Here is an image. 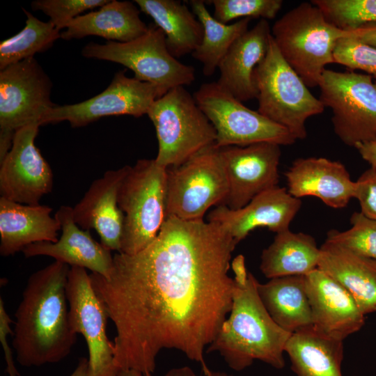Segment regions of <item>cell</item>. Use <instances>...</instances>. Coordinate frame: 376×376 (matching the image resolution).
<instances>
[{
    "instance_id": "7a4b0ae2",
    "label": "cell",
    "mask_w": 376,
    "mask_h": 376,
    "mask_svg": "<svg viewBox=\"0 0 376 376\" xmlns=\"http://www.w3.org/2000/svg\"><path fill=\"white\" fill-rule=\"evenodd\" d=\"M70 266L54 261L29 278L15 311L12 345L22 366L58 363L77 340L69 319L66 286Z\"/></svg>"
},
{
    "instance_id": "8d00e7d4",
    "label": "cell",
    "mask_w": 376,
    "mask_h": 376,
    "mask_svg": "<svg viewBox=\"0 0 376 376\" xmlns=\"http://www.w3.org/2000/svg\"><path fill=\"white\" fill-rule=\"evenodd\" d=\"M354 198L359 203L361 212L376 220V165L370 166L355 181Z\"/></svg>"
},
{
    "instance_id": "8fae6325",
    "label": "cell",
    "mask_w": 376,
    "mask_h": 376,
    "mask_svg": "<svg viewBox=\"0 0 376 376\" xmlns=\"http://www.w3.org/2000/svg\"><path fill=\"white\" fill-rule=\"evenodd\" d=\"M193 96L216 131L218 148L260 142L288 146L297 141L285 128L246 107L217 81L203 84Z\"/></svg>"
},
{
    "instance_id": "277c9868",
    "label": "cell",
    "mask_w": 376,
    "mask_h": 376,
    "mask_svg": "<svg viewBox=\"0 0 376 376\" xmlns=\"http://www.w3.org/2000/svg\"><path fill=\"white\" fill-rule=\"evenodd\" d=\"M280 54L308 87L318 86L326 66L335 63L337 42L348 35L311 1L285 13L271 29Z\"/></svg>"
},
{
    "instance_id": "3957f363",
    "label": "cell",
    "mask_w": 376,
    "mask_h": 376,
    "mask_svg": "<svg viewBox=\"0 0 376 376\" xmlns=\"http://www.w3.org/2000/svg\"><path fill=\"white\" fill-rule=\"evenodd\" d=\"M232 269L235 276L230 315L207 352H219L236 371L249 367L254 360L277 369L284 368V347L292 334L268 313L258 293V281L247 272L242 255L233 259Z\"/></svg>"
},
{
    "instance_id": "836d02e7",
    "label": "cell",
    "mask_w": 376,
    "mask_h": 376,
    "mask_svg": "<svg viewBox=\"0 0 376 376\" xmlns=\"http://www.w3.org/2000/svg\"><path fill=\"white\" fill-rule=\"evenodd\" d=\"M206 2L213 5V17L223 24L235 19H272L283 3L281 0H212Z\"/></svg>"
},
{
    "instance_id": "4fadbf2b",
    "label": "cell",
    "mask_w": 376,
    "mask_h": 376,
    "mask_svg": "<svg viewBox=\"0 0 376 376\" xmlns=\"http://www.w3.org/2000/svg\"><path fill=\"white\" fill-rule=\"evenodd\" d=\"M162 96L153 84L119 71L102 93L79 103L56 105L42 116L40 125L68 121L72 127H80L105 116L139 118L147 114L153 102Z\"/></svg>"
},
{
    "instance_id": "9c48e42d",
    "label": "cell",
    "mask_w": 376,
    "mask_h": 376,
    "mask_svg": "<svg viewBox=\"0 0 376 376\" xmlns=\"http://www.w3.org/2000/svg\"><path fill=\"white\" fill-rule=\"evenodd\" d=\"M228 193L220 148L214 144L167 169L166 217L203 221L212 206L224 205Z\"/></svg>"
},
{
    "instance_id": "83f0119b",
    "label": "cell",
    "mask_w": 376,
    "mask_h": 376,
    "mask_svg": "<svg viewBox=\"0 0 376 376\" xmlns=\"http://www.w3.org/2000/svg\"><path fill=\"white\" fill-rule=\"evenodd\" d=\"M164 33L168 49L175 58L192 52L202 42L204 30L197 17L178 0H135Z\"/></svg>"
},
{
    "instance_id": "52a82bcc",
    "label": "cell",
    "mask_w": 376,
    "mask_h": 376,
    "mask_svg": "<svg viewBox=\"0 0 376 376\" xmlns=\"http://www.w3.org/2000/svg\"><path fill=\"white\" fill-rule=\"evenodd\" d=\"M148 116L155 128L156 162L166 169L177 166L215 144L216 131L185 86H177L153 102Z\"/></svg>"
},
{
    "instance_id": "44dd1931",
    "label": "cell",
    "mask_w": 376,
    "mask_h": 376,
    "mask_svg": "<svg viewBox=\"0 0 376 376\" xmlns=\"http://www.w3.org/2000/svg\"><path fill=\"white\" fill-rule=\"evenodd\" d=\"M288 191L294 197L315 196L336 209L354 198L355 181L341 162L324 157L295 159L285 173Z\"/></svg>"
},
{
    "instance_id": "6da1fadb",
    "label": "cell",
    "mask_w": 376,
    "mask_h": 376,
    "mask_svg": "<svg viewBox=\"0 0 376 376\" xmlns=\"http://www.w3.org/2000/svg\"><path fill=\"white\" fill-rule=\"evenodd\" d=\"M236 243L214 221L166 217L156 238L134 255L117 253L108 278L90 274L116 329V368L154 373L163 349H175L207 368L204 352L230 313L228 275Z\"/></svg>"
},
{
    "instance_id": "1f68e13d",
    "label": "cell",
    "mask_w": 376,
    "mask_h": 376,
    "mask_svg": "<svg viewBox=\"0 0 376 376\" xmlns=\"http://www.w3.org/2000/svg\"><path fill=\"white\" fill-rule=\"evenodd\" d=\"M311 3L331 23L345 31L376 23V0H313Z\"/></svg>"
},
{
    "instance_id": "d590c367",
    "label": "cell",
    "mask_w": 376,
    "mask_h": 376,
    "mask_svg": "<svg viewBox=\"0 0 376 376\" xmlns=\"http://www.w3.org/2000/svg\"><path fill=\"white\" fill-rule=\"evenodd\" d=\"M108 0H36L31 3L33 10H41L58 31L87 10L100 8Z\"/></svg>"
},
{
    "instance_id": "f35d334b",
    "label": "cell",
    "mask_w": 376,
    "mask_h": 376,
    "mask_svg": "<svg viewBox=\"0 0 376 376\" xmlns=\"http://www.w3.org/2000/svg\"><path fill=\"white\" fill-rule=\"evenodd\" d=\"M349 35L376 48V23H369L347 31Z\"/></svg>"
},
{
    "instance_id": "ba28073f",
    "label": "cell",
    "mask_w": 376,
    "mask_h": 376,
    "mask_svg": "<svg viewBox=\"0 0 376 376\" xmlns=\"http://www.w3.org/2000/svg\"><path fill=\"white\" fill-rule=\"evenodd\" d=\"M81 54L125 66L134 72L136 79L157 87L162 96L175 87L195 81L194 68L171 55L166 36L157 26H150L144 34L126 42H91L82 49Z\"/></svg>"
},
{
    "instance_id": "4316f807",
    "label": "cell",
    "mask_w": 376,
    "mask_h": 376,
    "mask_svg": "<svg viewBox=\"0 0 376 376\" xmlns=\"http://www.w3.org/2000/svg\"><path fill=\"white\" fill-rule=\"evenodd\" d=\"M258 295L273 320L292 334L313 326L304 276H287L258 282Z\"/></svg>"
},
{
    "instance_id": "f546056e",
    "label": "cell",
    "mask_w": 376,
    "mask_h": 376,
    "mask_svg": "<svg viewBox=\"0 0 376 376\" xmlns=\"http://www.w3.org/2000/svg\"><path fill=\"white\" fill-rule=\"evenodd\" d=\"M192 12L201 22L204 34L202 42L191 56L203 65V73L212 76L233 43L248 30L251 19L244 18L230 24L217 20L207 10L203 0L189 1Z\"/></svg>"
},
{
    "instance_id": "ac0fdd59",
    "label": "cell",
    "mask_w": 376,
    "mask_h": 376,
    "mask_svg": "<svg viewBox=\"0 0 376 376\" xmlns=\"http://www.w3.org/2000/svg\"><path fill=\"white\" fill-rule=\"evenodd\" d=\"M304 280L315 329L343 341L362 328L365 315L338 281L319 268L305 275Z\"/></svg>"
},
{
    "instance_id": "b9f144b4",
    "label": "cell",
    "mask_w": 376,
    "mask_h": 376,
    "mask_svg": "<svg viewBox=\"0 0 376 376\" xmlns=\"http://www.w3.org/2000/svg\"><path fill=\"white\" fill-rule=\"evenodd\" d=\"M70 376H90L88 359L80 358L76 368Z\"/></svg>"
},
{
    "instance_id": "e0dca14e",
    "label": "cell",
    "mask_w": 376,
    "mask_h": 376,
    "mask_svg": "<svg viewBox=\"0 0 376 376\" xmlns=\"http://www.w3.org/2000/svg\"><path fill=\"white\" fill-rule=\"evenodd\" d=\"M301 206L300 198L292 196L287 188L276 186L258 194L240 209L219 205L210 212L207 219L226 229L237 244L259 227H266L276 233L289 229Z\"/></svg>"
},
{
    "instance_id": "7402d4cb",
    "label": "cell",
    "mask_w": 376,
    "mask_h": 376,
    "mask_svg": "<svg viewBox=\"0 0 376 376\" xmlns=\"http://www.w3.org/2000/svg\"><path fill=\"white\" fill-rule=\"evenodd\" d=\"M271 38L268 20L260 19L233 43L219 65L217 82L240 102L257 97L254 70L265 57Z\"/></svg>"
},
{
    "instance_id": "7bdbcfd3",
    "label": "cell",
    "mask_w": 376,
    "mask_h": 376,
    "mask_svg": "<svg viewBox=\"0 0 376 376\" xmlns=\"http://www.w3.org/2000/svg\"><path fill=\"white\" fill-rule=\"evenodd\" d=\"M116 376H143V375L134 370H122L118 373Z\"/></svg>"
},
{
    "instance_id": "d6a6232c",
    "label": "cell",
    "mask_w": 376,
    "mask_h": 376,
    "mask_svg": "<svg viewBox=\"0 0 376 376\" xmlns=\"http://www.w3.org/2000/svg\"><path fill=\"white\" fill-rule=\"evenodd\" d=\"M350 220L352 225L350 229L331 230L327 232L325 241L376 260V220L366 217L361 212H354Z\"/></svg>"
},
{
    "instance_id": "d6986e66",
    "label": "cell",
    "mask_w": 376,
    "mask_h": 376,
    "mask_svg": "<svg viewBox=\"0 0 376 376\" xmlns=\"http://www.w3.org/2000/svg\"><path fill=\"white\" fill-rule=\"evenodd\" d=\"M130 166L109 170L95 180L73 207L74 219L82 229H94L101 244L110 251H120L124 214L118 204V194Z\"/></svg>"
},
{
    "instance_id": "e575fe53",
    "label": "cell",
    "mask_w": 376,
    "mask_h": 376,
    "mask_svg": "<svg viewBox=\"0 0 376 376\" xmlns=\"http://www.w3.org/2000/svg\"><path fill=\"white\" fill-rule=\"evenodd\" d=\"M335 63L364 71L376 79V48L348 35L340 38L334 51Z\"/></svg>"
},
{
    "instance_id": "2e32d148",
    "label": "cell",
    "mask_w": 376,
    "mask_h": 376,
    "mask_svg": "<svg viewBox=\"0 0 376 376\" xmlns=\"http://www.w3.org/2000/svg\"><path fill=\"white\" fill-rule=\"evenodd\" d=\"M280 146L260 142L244 147L220 148L228 184L224 205L231 210L240 209L258 194L278 186Z\"/></svg>"
},
{
    "instance_id": "f1b7e54d",
    "label": "cell",
    "mask_w": 376,
    "mask_h": 376,
    "mask_svg": "<svg viewBox=\"0 0 376 376\" xmlns=\"http://www.w3.org/2000/svg\"><path fill=\"white\" fill-rule=\"evenodd\" d=\"M320 249L315 238L290 229L276 234L261 254L260 269L269 279L287 276H305L318 268Z\"/></svg>"
},
{
    "instance_id": "ab89813d",
    "label": "cell",
    "mask_w": 376,
    "mask_h": 376,
    "mask_svg": "<svg viewBox=\"0 0 376 376\" xmlns=\"http://www.w3.org/2000/svg\"><path fill=\"white\" fill-rule=\"evenodd\" d=\"M355 148L363 160L370 166L376 165V139L359 144Z\"/></svg>"
},
{
    "instance_id": "9a60e30c",
    "label": "cell",
    "mask_w": 376,
    "mask_h": 376,
    "mask_svg": "<svg viewBox=\"0 0 376 376\" xmlns=\"http://www.w3.org/2000/svg\"><path fill=\"white\" fill-rule=\"evenodd\" d=\"M40 126L33 123L15 131L10 150L0 161L1 197L36 205L52 191V170L35 145Z\"/></svg>"
},
{
    "instance_id": "4dcf8cb0",
    "label": "cell",
    "mask_w": 376,
    "mask_h": 376,
    "mask_svg": "<svg viewBox=\"0 0 376 376\" xmlns=\"http://www.w3.org/2000/svg\"><path fill=\"white\" fill-rule=\"evenodd\" d=\"M26 19L16 35L0 43V70L45 52L61 38L60 31L49 20L42 22L23 8Z\"/></svg>"
},
{
    "instance_id": "484cf974",
    "label": "cell",
    "mask_w": 376,
    "mask_h": 376,
    "mask_svg": "<svg viewBox=\"0 0 376 376\" xmlns=\"http://www.w3.org/2000/svg\"><path fill=\"white\" fill-rule=\"evenodd\" d=\"M284 352L297 376H342L343 340L324 335L313 326L292 333Z\"/></svg>"
},
{
    "instance_id": "5b68a950",
    "label": "cell",
    "mask_w": 376,
    "mask_h": 376,
    "mask_svg": "<svg viewBox=\"0 0 376 376\" xmlns=\"http://www.w3.org/2000/svg\"><path fill=\"white\" fill-rule=\"evenodd\" d=\"M258 111L285 128L296 140L307 136L306 122L325 107L288 64L272 36L267 54L254 70Z\"/></svg>"
},
{
    "instance_id": "cb8c5ba5",
    "label": "cell",
    "mask_w": 376,
    "mask_h": 376,
    "mask_svg": "<svg viewBox=\"0 0 376 376\" xmlns=\"http://www.w3.org/2000/svg\"><path fill=\"white\" fill-rule=\"evenodd\" d=\"M320 249L318 268L349 292L363 315L376 312V260L327 241Z\"/></svg>"
},
{
    "instance_id": "7c38bea8",
    "label": "cell",
    "mask_w": 376,
    "mask_h": 376,
    "mask_svg": "<svg viewBox=\"0 0 376 376\" xmlns=\"http://www.w3.org/2000/svg\"><path fill=\"white\" fill-rule=\"evenodd\" d=\"M52 86L34 57L0 70V161L10 150L15 131L40 124L42 116L56 105L50 100Z\"/></svg>"
},
{
    "instance_id": "d4e9b609",
    "label": "cell",
    "mask_w": 376,
    "mask_h": 376,
    "mask_svg": "<svg viewBox=\"0 0 376 376\" xmlns=\"http://www.w3.org/2000/svg\"><path fill=\"white\" fill-rule=\"evenodd\" d=\"M139 13L140 10L131 1H109L96 11L73 19L61 33V38L71 40L95 36L108 41L129 42L148 30Z\"/></svg>"
},
{
    "instance_id": "5bb4252c",
    "label": "cell",
    "mask_w": 376,
    "mask_h": 376,
    "mask_svg": "<svg viewBox=\"0 0 376 376\" xmlns=\"http://www.w3.org/2000/svg\"><path fill=\"white\" fill-rule=\"evenodd\" d=\"M66 291L70 326L88 346L90 376H116L113 343L106 332L109 316L86 269L70 267Z\"/></svg>"
},
{
    "instance_id": "60d3db41",
    "label": "cell",
    "mask_w": 376,
    "mask_h": 376,
    "mask_svg": "<svg viewBox=\"0 0 376 376\" xmlns=\"http://www.w3.org/2000/svg\"><path fill=\"white\" fill-rule=\"evenodd\" d=\"M143 376H151L150 374H147ZM165 376H196L194 372L189 367H181L173 368L169 370ZM207 376H233L228 375L224 372H213L211 371Z\"/></svg>"
},
{
    "instance_id": "603a6c76",
    "label": "cell",
    "mask_w": 376,
    "mask_h": 376,
    "mask_svg": "<svg viewBox=\"0 0 376 376\" xmlns=\"http://www.w3.org/2000/svg\"><path fill=\"white\" fill-rule=\"evenodd\" d=\"M52 207L24 205L0 198V254L14 255L33 243L56 242L61 229Z\"/></svg>"
},
{
    "instance_id": "74e56055",
    "label": "cell",
    "mask_w": 376,
    "mask_h": 376,
    "mask_svg": "<svg viewBox=\"0 0 376 376\" xmlns=\"http://www.w3.org/2000/svg\"><path fill=\"white\" fill-rule=\"evenodd\" d=\"M13 321L7 313L4 301L0 298V341L4 352L5 359L7 364L6 371L9 376H19L13 361V353L8 342V336L13 335L10 324Z\"/></svg>"
},
{
    "instance_id": "30bf717a",
    "label": "cell",
    "mask_w": 376,
    "mask_h": 376,
    "mask_svg": "<svg viewBox=\"0 0 376 376\" xmlns=\"http://www.w3.org/2000/svg\"><path fill=\"white\" fill-rule=\"evenodd\" d=\"M320 100L332 112L334 131L345 145L376 139V81L367 74L326 69L319 84Z\"/></svg>"
},
{
    "instance_id": "8992f818",
    "label": "cell",
    "mask_w": 376,
    "mask_h": 376,
    "mask_svg": "<svg viewBox=\"0 0 376 376\" xmlns=\"http://www.w3.org/2000/svg\"><path fill=\"white\" fill-rule=\"evenodd\" d=\"M167 169L139 159L124 178L118 204L124 214L120 253L134 255L157 236L166 219Z\"/></svg>"
},
{
    "instance_id": "ffe728a7",
    "label": "cell",
    "mask_w": 376,
    "mask_h": 376,
    "mask_svg": "<svg viewBox=\"0 0 376 376\" xmlns=\"http://www.w3.org/2000/svg\"><path fill=\"white\" fill-rule=\"evenodd\" d=\"M54 217L59 221L62 231L57 242L31 244L23 249L24 256H50L70 267L88 269L108 278L113 267L111 251L95 241L90 230H84L76 224L73 207L61 205Z\"/></svg>"
}]
</instances>
